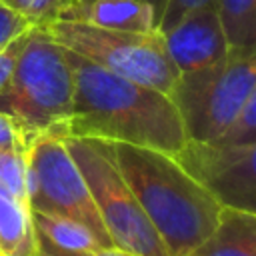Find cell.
I'll return each mask as SVG.
<instances>
[{
  "instance_id": "277c9868",
  "label": "cell",
  "mask_w": 256,
  "mask_h": 256,
  "mask_svg": "<svg viewBox=\"0 0 256 256\" xmlns=\"http://www.w3.org/2000/svg\"><path fill=\"white\" fill-rule=\"evenodd\" d=\"M256 86V54L230 52L200 70L180 72L170 98L190 142H216L238 118Z\"/></svg>"
},
{
  "instance_id": "9c48e42d",
  "label": "cell",
  "mask_w": 256,
  "mask_h": 256,
  "mask_svg": "<svg viewBox=\"0 0 256 256\" xmlns=\"http://www.w3.org/2000/svg\"><path fill=\"white\" fill-rule=\"evenodd\" d=\"M162 36L178 72L206 68L222 60L230 50L216 6L190 10Z\"/></svg>"
},
{
  "instance_id": "2e32d148",
  "label": "cell",
  "mask_w": 256,
  "mask_h": 256,
  "mask_svg": "<svg viewBox=\"0 0 256 256\" xmlns=\"http://www.w3.org/2000/svg\"><path fill=\"white\" fill-rule=\"evenodd\" d=\"M256 142V86L248 96L242 112L234 120V124L216 140L214 146H240Z\"/></svg>"
},
{
  "instance_id": "30bf717a",
  "label": "cell",
  "mask_w": 256,
  "mask_h": 256,
  "mask_svg": "<svg viewBox=\"0 0 256 256\" xmlns=\"http://www.w3.org/2000/svg\"><path fill=\"white\" fill-rule=\"evenodd\" d=\"M58 20L82 22L110 30H158L154 10L144 0H70L60 10Z\"/></svg>"
},
{
  "instance_id": "ffe728a7",
  "label": "cell",
  "mask_w": 256,
  "mask_h": 256,
  "mask_svg": "<svg viewBox=\"0 0 256 256\" xmlns=\"http://www.w3.org/2000/svg\"><path fill=\"white\" fill-rule=\"evenodd\" d=\"M32 26L18 16L16 12H12L10 8H6L4 4H0V50L16 36H20L22 32L30 30Z\"/></svg>"
},
{
  "instance_id": "cb8c5ba5",
  "label": "cell",
  "mask_w": 256,
  "mask_h": 256,
  "mask_svg": "<svg viewBox=\"0 0 256 256\" xmlns=\"http://www.w3.org/2000/svg\"><path fill=\"white\" fill-rule=\"evenodd\" d=\"M0 4H2V0H0Z\"/></svg>"
},
{
  "instance_id": "7a4b0ae2",
  "label": "cell",
  "mask_w": 256,
  "mask_h": 256,
  "mask_svg": "<svg viewBox=\"0 0 256 256\" xmlns=\"http://www.w3.org/2000/svg\"><path fill=\"white\" fill-rule=\"evenodd\" d=\"M102 142L170 256H186L214 232L224 206L174 156L126 142Z\"/></svg>"
},
{
  "instance_id": "5bb4252c",
  "label": "cell",
  "mask_w": 256,
  "mask_h": 256,
  "mask_svg": "<svg viewBox=\"0 0 256 256\" xmlns=\"http://www.w3.org/2000/svg\"><path fill=\"white\" fill-rule=\"evenodd\" d=\"M32 218H34L38 240H42L58 250L88 252V250L104 248V246H100V242L94 238V234L86 226H82L74 220L60 218V216H48L42 212H32Z\"/></svg>"
},
{
  "instance_id": "e0dca14e",
  "label": "cell",
  "mask_w": 256,
  "mask_h": 256,
  "mask_svg": "<svg viewBox=\"0 0 256 256\" xmlns=\"http://www.w3.org/2000/svg\"><path fill=\"white\" fill-rule=\"evenodd\" d=\"M2 4L22 16L30 26H46L60 18L66 0H2Z\"/></svg>"
},
{
  "instance_id": "8992f818",
  "label": "cell",
  "mask_w": 256,
  "mask_h": 256,
  "mask_svg": "<svg viewBox=\"0 0 256 256\" xmlns=\"http://www.w3.org/2000/svg\"><path fill=\"white\" fill-rule=\"evenodd\" d=\"M42 28L66 50L122 78L152 86L166 94H170L178 80L180 72L166 50L160 30H110L70 20H54Z\"/></svg>"
},
{
  "instance_id": "5b68a950",
  "label": "cell",
  "mask_w": 256,
  "mask_h": 256,
  "mask_svg": "<svg viewBox=\"0 0 256 256\" xmlns=\"http://www.w3.org/2000/svg\"><path fill=\"white\" fill-rule=\"evenodd\" d=\"M64 144L86 180L112 246L136 256H170L136 194L106 152L104 142L66 136Z\"/></svg>"
},
{
  "instance_id": "52a82bcc",
  "label": "cell",
  "mask_w": 256,
  "mask_h": 256,
  "mask_svg": "<svg viewBox=\"0 0 256 256\" xmlns=\"http://www.w3.org/2000/svg\"><path fill=\"white\" fill-rule=\"evenodd\" d=\"M28 206L32 212L60 216L86 226L104 248H114L100 220L86 180L64 138L38 136L28 142Z\"/></svg>"
},
{
  "instance_id": "603a6c76",
  "label": "cell",
  "mask_w": 256,
  "mask_h": 256,
  "mask_svg": "<svg viewBox=\"0 0 256 256\" xmlns=\"http://www.w3.org/2000/svg\"><path fill=\"white\" fill-rule=\"evenodd\" d=\"M144 2H148V4H150V8L154 10V16H156V22H160L162 12H164V8H166L168 0H144Z\"/></svg>"
},
{
  "instance_id": "6da1fadb",
  "label": "cell",
  "mask_w": 256,
  "mask_h": 256,
  "mask_svg": "<svg viewBox=\"0 0 256 256\" xmlns=\"http://www.w3.org/2000/svg\"><path fill=\"white\" fill-rule=\"evenodd\" d=\"M74 74L68 136L126 142L170 156L188 142L170 94L122 78L66 50Z\"/></svg>"
},
{
  "instance_id": "ba28073f",
  "label": "cell",
  "mask_w": 256,
  "mask_h": 256,
  "mask_svg": "<svg viewBox=\"0 0 256 256\" xmlns=\"http://www.w3.org/2000/svg\"><path fill=\"white\" fill-rule=\"evenodd\" d=\"M174 158L224 208L256 214V142L214 146L188 140Z\"/></svg>"
},
{
  "instance_id": "d4e9b609",
  "label": "cell",
  "mask_w": 256,
  "mask_h": 256,
  "mask_svg": "<svg viewBox=\"0 0 256 256\" xmlns=\"http://www.w3.org/2000/svg\"><path fill=\"white\" fill-rule=\"evenodd\" d=\"M66 2H70V0H66Z\"/></svg>"
},
{
  "instance_id": "d6986e66",
  "label": "cell",
  "mask_w": 256,
  "mask_h": 256,
  "mask_svg": "<svg viewBox=\"0 0 256 256\" xmlns=\"http://www.w3.org/2000/svg\"><path fill=\"white\" fill-rule=\"evenodd\" d=\"M216 4H218V0H168L166 8L162 12V18L158 22V30L164 34L190 10H196L200 6H216Z\"/></svg>"
},
{
  "instance_id": "4fadbf2b",
  "label": "cell",
  "mask_w": 256,
  "mask_h": 256,
  "mask_svg": "<svg viewBox=\"0 0 256 256\" xmlns=\"http://www.w3.org/2000/svg\"><path fill=\"white\" fill-rule=\"evenodd\" d=\"M216 10L230 52L256 54V0H218Z\"/></svg>"
},
{
  "instance_id": "44dd1931",
  "label": "cell",
  "mask_w": 256,
  "mask_h": 256,
  "mask_svg": "<svg viewBox=\"0 0 256 256\" xmlns=\"http://www.w3.org/2000/svg\"><path fill=\"white\" fill-rule=\"evenodd\" d=\"M0 148H28L22 132L4 112H0Z\"/></svg>"
},
{
  "instance_id": "7c38bea8",
  "label": "cell",
  "mask_w": 256,
  "mask_h": 256,
  "mask_svg": "<svg viewBox=\"0 0 256 256\" xmlns=\"http://www.w3.org/2000/svg\"><path fill=\"white\" fill-rule=\"evenodd\" d=\"M0 256H40L28 202L0 184Z\"/></svg>"
},
{
  "instance_id": "ac0fdd59",
  "label": "cell",
  "mask_w": 256,
  "mask_h": 256,
  "mask_svg": "<svg viewBox=\"0 0 256 256\" xmlns=\"http://www.w3.org/2000/svg\"><path fill=\"white\" fill-rule=\"evenodd\" d=\"M28 34H30V30L22 32L20 36L12 38V40L0 50V94L6 90V86H8L10 80H12V74H14V70H16V64H18V60H20V54H22L26 42H28Z\"/></svg>"
},
{
  "instance_id": "3957f363",
  "label": "cell",
  "mask_w": 256,
  "mask_h": 256,
  "mask_svg": "<svg viewBox=\"0 0 256 256\" xmlns=\"http://www.w3.org/2000/svg\"><path fill=\"white\" fill-rule=\"evenodd\" d=\"M74 98V74L60 46L42 26H32L10 84L0 94V112L8 114L26 144L38 136H68Z\"/></svg>"
},
{
  "instance_id": "8fae6325",
  "label": "cell",
  "mask_w": 256,
  "mask_h": 256,
  "mask_svg": "<svg viewBox=\"0 0 256 256\" xmlns=\"http://www.w3.org/2000/svg\"><path fill=\"white\" fill-rule=\"evenodd\" d=\"M186 256H256V214L224 208L214 232Z\"/></svg>"
},
{
  "instance_id": "7402d4cb",
  "label": "cell",
  "mask_w": 256,
  "mask_h": 256,
  "mask_svg": "<svg viewBox=\"0 0 256 256\" xmlns=\"http://www.w3.org/2000/svg\"><path fill=\"white\" fill-rule=\"evenodd\" d=\"M38 246H40V256H136L120 248H96L88 252H68V250H58L42 240H38Z\"/></svg>"
},
{
  "instance_id": "9a60e30c",
  "label": "cell",
  "mask_w": 256,
  "mask_h": 256,
  "mask_svg": "<svg viewBox=\"0 0 256 256\" xmlns=\"http://www.w3.org/2000/svg\"><path fill=\"white\" fill-rule=\"evenodd\" d=\"M0 184L20 200L28 202L26 148H0Z\"/></svg>"
}]
</instances>
